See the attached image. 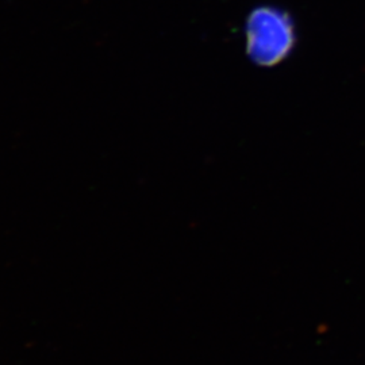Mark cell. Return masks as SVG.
I'll return each instance as SVG.
<instances>
[{"mask_svg": "<svg viewBox=\"0 0 365 365\" xmlns=\"http://www.w3.org/2000/svg\"><path fill=\"white\" fill-rule=\"evenodd\" d=\"M298 42L292 16L276 6H259L245 22V49L249 58L262 68L287 60Z\"/></svg>", "mask_w": 365, "mask_h": 365, "instance_id": "1", "label": "cell"}]
</instances>
